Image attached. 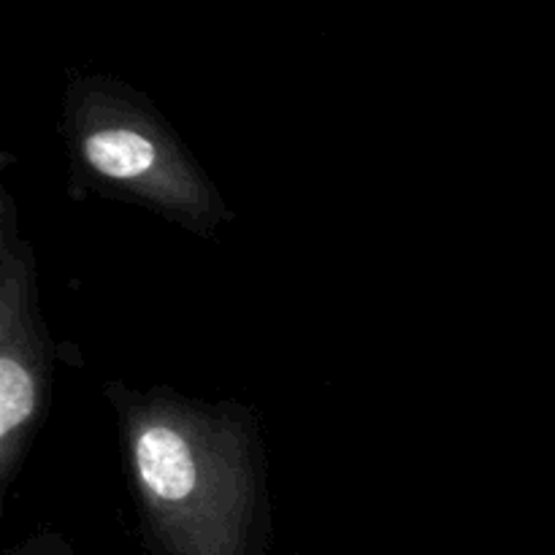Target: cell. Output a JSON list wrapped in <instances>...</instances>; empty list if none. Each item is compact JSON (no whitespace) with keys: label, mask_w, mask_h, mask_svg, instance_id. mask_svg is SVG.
Here are the masks:
<instances>
[{"label":"cell","mask_w":555,"mask_h":555,"mask_svg":"<svg viewBox=\"0 0 555 555\" xmlns=\"http://www.w3.org/2000/svg\"><path fill=\"white\" fill-rule=\"evenodd\" d=\"M141 480L163 502H184L195 488V466L188 442L171 428H150L135 444Z\"/></svg>","instance_id":"cell-1"},{"label":"cell","mask_w":555,"mask_h":555,"mask_svg":"<svg viewBox=\"0 0 555 555\" xmlns=\"http://www.w3.org/2000/svg\"><path fill=\"white\" fill-rule=\"evenodd\" d=\"M85 155L106 177L130 179L150 171L155 163V146L133 130L112 128L92 133L85 144Z\"/></svg>","instance_id":"cell-2"},{"label":"cell","mask_w":555,"mask_h":555,"mask_svg":"<svg viewBox=\"0 0 555 555\" xmlns=\"http://www.w3.org/2000/svg\"><path fill=\"white\" fill-rule=\"evenodd\" d=\"M33 383L25 369L5 358L0 363V434L9 437L33 412Z\"/></svg>","instance_id":"cell-3"}]
</instances>
